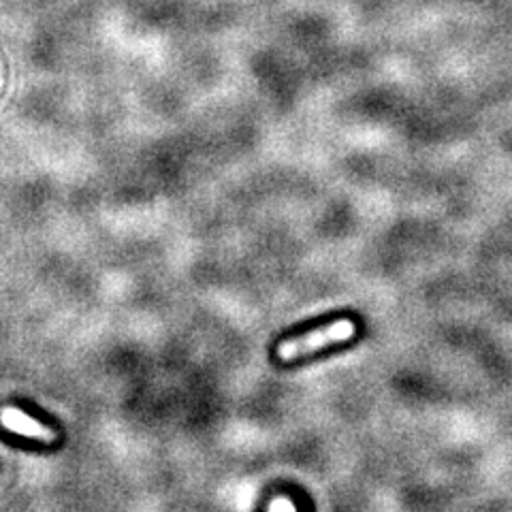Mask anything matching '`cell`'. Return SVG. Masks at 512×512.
I'll return each mask as SVG.
<instances>
[{
	"instance_id": "obj_2",
	"label": "cell",
	"mask_w": 512,
	"mask_h": 512,
	"mask_svg": "<svg viewBox=\"0 0 512 512\" xmlns=\"http://www.w3.org/2000/svg\"><path fill=\"white\" fill-rule=\"evenodd\" d=\"M0 423L5 425V429H9L11 434H18L30 440H37L43 444H54L58 440V431L50 425H45L32 416L24 414L20 408L15 406H5L0 410Z\"/></svg>"
},
{
	"instance_id": "obj_3",
	"label": "cell",
	"mask_w": 512,
	"mask_h": 512,
	"mask_svg": "<svg viewBox=\"0 0 512 512\" xmlns=\"http://www.w3.org/2000/svg\"><path fill=\"white\" fill-rule=\"evenodd\" d=\"M271 512H295L293 504L286 502V500H278L276 504H271Z\"/></svg>"
},
{
	"instance_id": "obj_1",
	"label": "cell",
	"mask_w": 512,
	"mask_h": 512,
	"mask_svg": "<svg viewBox=\"0 0 512 512\" xmlns=\"http://www.w3.org/2000/svg\"><path fill=\"white\" fill-rule=\"evenodd\" d=\"M357 327L352 320L342 318V320H333V323L320 327L316 331L310 333H303L299 338H291V340H284L278 346V357L282 361H295L299 357H306L312 355V352L323 350L327 346L333 344H342L348 342L350 338H355Z\"/></svg>"
}]
</instances>
